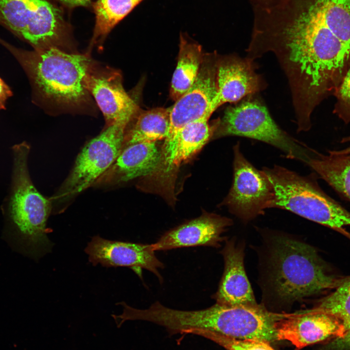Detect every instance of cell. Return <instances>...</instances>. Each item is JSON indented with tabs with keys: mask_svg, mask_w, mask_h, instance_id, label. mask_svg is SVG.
<instances>
[{
	"mask_svg": "<svg viewBox=\"0 0 350 350\" xmlns=\"http://www.w3.org/2000/svg\"><path fill=\"white\" fill-rule=\"evenodd\" d=\"M57 4L69 10L73 9L77 7H88L91 5V0H51Z\"/></svg>",
	"mask_w": 350,
	"mask_h": 350,
	"instance_id": "obj_28",
	"label": "cell"
},
{
	"mask_svg": "<svg viewBox=\"0 0 350 350\" xmlns=\"http://www.w3.org/2000/svg\"><path fill=\"white\" fill-rule=\"evenodd\" d=\"M275 193V208L289 210L343 234L350 212L320 188L315 175L301 176L276 165L264 168Z\"/></svg>",
	"mask_w": 350,
	"mask_h": 350,
	"instance_id": "obj_5",
	"label": "cell"
},
{
	"mask_svg": "<svg viewBox=\"0 0 350 350\" xmlns=\"http://www.w3.org/2000/svg\"><path fill=\"white\" fill-rule=\"evenodd\" d=\"M255 60L276 57L288 79L298 125L310 126L314 110L333 94L350 68V48L305 3L280 11L253 35L247 48Z\"/></svg>",
	"mask_w": 350,
	"mask_h": 350,
	"instance_id": "obj_1",
	"label": "cell"
},
{
	"mask_svg": "<svg viewBox=\"0 0 350 350\" xmlns=\"http://www.w3.org/2000/svg\"><path fill=\"white\" fill-rule=\"evenodd\" d=\"M222 253L225 269L218 289L213 295L216 303L227 306H258L245 270L243 249L230 241Z\"/></svg>",
	"mask_w": 350,
	"mask_h": 350,
	"instance_id": "obj_17",
	"label": "cell"
},
{
	"mask_svg": "<svg viewBox=\"0 0 350 350\" xmlns=\"http://www.w3.org/2000/svg\"><path fill=\"white\" fill-rule=\"evenodd\" d=\"M344 235L346 236L347 238H348L350 240V233L348 231H346L344 234Z\"/></svg>",
	"mask_w": 350,
	"mask_h": 350,
	"instance_id": "obj_31",
	"label": "cell"
},
{
	"mask_svg": "<svg viewBox=\"0 0 350 350\" xmlns=\"http://www.w3.org/2000/svg\"><path fill=\"white\" fill-rule=\"evenodd\" d=\"M217 62L215 57L203 60L192 86L169 108V129L164 143L188 123L211 116L210 106L217 92Z\"/></svg>",
	"mask_w": 350,
	"mask_h": 350,
	"instance_id": "obj_12",
	"label": "cell"
},
{
	"mask_svg": "<svg viewBox=\"0 0 350 350\" xmlns=\"http://www.w3.org/2000/svg\"><path fill=\"white\" fill-rule=\"evenodd\" d=\"M85 84L104 115L105 127L118 123L127 126L138 113V105L125 91L116 70L93 60Z\"/></svg>",
	"mask_w": 350,
	"mask_h": 350,
	"instance_id": "obj_10",
	"label": "cell"
},
{
	"mask_svg": "<svg viewBox=\"0 0 350 350\" xmlns=\"http://www.w3.org/2000/svg\"><path fill=\"white\" fill-rule=\"evenodd\" d=\"M275 327L277 340L288 341L297 350L342 337L346 332L340 319L315 308L291 314H279Z\"/></svg>",
	"mask_w": 350,
	"mask_h": 350,
	"instance_id": "obj_11",
	"label": "cell"
},
{
	"mask_svg": "<svg viewBox=\"0 0 350 350\" xmlns=\"http://www.w3.org/2000/svg\"><path fill=\"white\" fill-rule=\"evenodd\" d=\"M254 60L237 55L217 59V92L211 104L210 115L226 103H235L265 88V82L256 73Z\"/></svg>",
	"mask_w": 350,
	"mask_h": 350,
	"instance_id": "obj_14",
	"label": "cell"
},
{
	"mask_svg": "<svg viewBox=\"0 0 350 350\" xmlns=\"http://www.w3.org/2000/svg\"><path fill=\"white\" fill-rule=\"evenodd\" d=\"M126 127L118 123L105 127L83 147L70 175L52 198L53 202H68L94 184L120 154Z\"/></svg>",
	"mask_w": 350,
	"mask_h": 350,
	"instance_id": "obj_8",
	"label": "cell"
},
{
	"mask_svg": "<svg viewBox=\"0 0 350 350\" xmlns=\"http://www.w3.org/2000/svg\"><path fill=\"white\" fill-rule=\"evenodd\" d=\"M323 23L350 48V0H306Z\"/></svg>",
	"mask_w": 350,
	"mask_h": 350,
	"instance_id": "obj_23",
	"label": "cell"
},
{
	"mask_svg": "<svg viewBox=\"0 0 350 350\" xmlns=\"http://www.w3.org/2000/svg\"><path fill=\"white\" fill-rule=\"evenodd\" d=\"M341 143H348V146L341 150H330V152L338 155H345L350 157V136L344 137L340 141Z\"/></svg>",
	"mask_w": 350,
	"mask_h": 350,
	"instance_id": "obj_30",
	"label": "cell"
},
{
	"mask_svg": "<svg viewBox=\"0 0 350 350\" xmlns=\"http://www.w3.org/2000/svg\"><path fill=\"white\" fill-rule=\"evenodd\" d=\"M315 309L340 319L346 332L350 329V277L344 278L334 291L322 298Z\"/></svg>",
	"mask_w": 350,
	"mask_h": 350,
	"instance_id": "obj_24",
	"label": "cell"
},
{
	"mask_svg": "<svg viewBox=\"0 0 350 350\" xmlns=\"http://www.w3.org/2000/svg\"><path fill=\"white\" fill-rule=\"evenodd\" d=\"M183 333L203 336L227 350H276L267 342L254 339H237L210 331L191 329L186 330Z\"/></svg>",
	"mask_w": 350,
	"mask_h": 350,
	"instance_id": "obj_25",
	"label": "cell"
},
{
	"mask_svg": "<svg viewBox=\"0 0 350 350\" xmlns=\"http://www.w3.org/2000/svg\"><path fill=\"white\" fill-rule=\"evenodd\" d=\"M208 119L192 122L181 128L173 139L163 145L161 162L168 173L199 151L210 138L212 129Z\"/></svg>",
	"mask_w": 350,
	"mask_h": 350,
	"instance_id": "obj_18",
	"label": "cell"
},
{
	"mask_svg": "<svg viewBox=\"0 0 350 350\" xmlns=\"http://www.w3.org/2000/svg\"><path fill=\"white\" fill-rule=\"evenodd\" d=\"M333 95L336 98L333 113L345 124L350 122V68Z\"/></svg>",
	"mask_w": 350,
	"mask_h": 350,
	"instance_id": "obj_26",
	"label": "cell"
},
{
	"mask_svg": "<svg viewBox=\"0 0 350 350\" xmlns=\"http://www.w3.org/2000/svg\"><path fill=\"white\" fill-rule=\"evenodd\" d=\"M29 151L30 147L25 142L13 147L14 185L10 214L27 244L43 254L50 251L52 246L46 229L52 202L36 190L31 180L27 164Z\"/></svg>",
	"mask_w": 350,
	"mask_h": 350,
	"instance_id": "obj_6",
	"label": "cell"
},
{
	"mask_svg": "<svg viewBox=\"0 0 350 350\" xmlns=\"http://www.w3.org/2000/svg\"><path fill=\"white\" fill-rule=\"evenodd\" d=\"M161 151L156 142H141L121 151L116 160L94 185H114L151 174L159 166Z\"/></svg>",
	"mask_w": 350,
	"mask_h": 350,
	"instance_id": "obj_16",
	"label": "cell"
},
{
	"mask_svg": "<svg viewBox=\"0 0 350 350\" xmlns=\"http://www.w3.org/2000/svg\"><path fill=\"white\" fill-rule=\"evenodd\" d=\"M316 350H350V329L343 336L326 341Z\"/></svg>",
	"mask_w": 350,
	"mask_h": 350,
	"instance_id": "obj_27",
	"label": "cell"
},
{
	"mask_svg": "<svg viewBox=\"0 0 350 350\" xmlns=\"http://www.w3.org/2000/svg\"><path fill=\"white\" fill-rule=\"evenodd\" d=\"M233 151V182L224 203L240 218L249 220L275 207L274 189L263 171L244 157L238 142Z\"/></svg>",
	"mask_w": 350,
	"mask_h": 350,
	"instance_id": "obj_9",
	"label": "cell"
},
{
	"mask_svg": "<svg viewBox=\"0 0 350 350\" xmlns=\"http://www.w3.org/2000/svg\"><path fill=\"white\" fill-rule=\"evenodd\" d=\"M12 95L13 92L10 88L0 77V110L6 108V101Z\"/></svg>",
	"mask_w": 350,
	"mask_h": 350,
	"instance_id": "obj_29",
	"label": "cell"
},
{
	"mask_svg": "<svg viewBox=\"0 0 350 350\" xmlns=\"http://www.w3.org/2000/svg\"><path fill=\"white\" fill-rule=\"evenodd\" d=\"M152 245L111 241L99 236L92 237L85 248L89 261L93 265L106 267L125 266L142 277V270L154 273L162 282L158 269L164 267L157 258Z\"/></svg>",
	"mask_w": 350,
	"mask_h": 350,
	"instance_id": "obj_13",
	"label": "cell"
},
{
	"mask_svg": "<svg viewBox=\"0 0 350 350\" xmlns=\"http://www.w3.org/2000/svg\"><path fill=\"white\" fill-rule=\"evenodd\" d=\"M143 0H96L91 4L95 16L87 53L101 46L111 30Z\"/></svg>",
	"mask_w": 350,
	"mask_h": 350,
	"instance_id": "obj_21",
	"label": "cell"
},
{
	"mask_svg": "<svg viewBox=\"0 0 350 350\" xmlns=\"http://www.w3.org/2000/svg\"><path fill=\"white\" fill-rule=\"evenodd\" d=\"M237 136L260 140L283 151L287 157L306 163L313 149L281 129L265 105L256 99L228 107L215 131L216 138Z\"/></svg>",
	"mask_w": 350,
	"mask_h": 350,
	"instance_id": "obj_7",
	"label": "cell"
},
{
	"mask_svg": "<svg viewBox=\"0 0 350 350\" xmlns=\"http://www.w3.org/2000/svg\"><path fill=\"white\" fill-rule=\"evenodd\" d=\"M314 150L306 163L341 197L350 202V157Z\"/></svg>",
	"mask_w": 350,
	"mask_h": 350,
	"instance_id": "obj_19",
	"label": "cell"
},
{
	"mask_svg": "<svg viewBox=\"0 0 350 350\" xmlns=\"http://www.w3.org/2000/svg\"><path fill=\"white\" fill-rule=\"evenodd\" d=\"M1 43L23 68L34 101L54 113H90L95 109L85 79L93 61L88 53H70L56 48L27 51Z\"/></svg>",
	"mask_w": 350,
	"mask_h": 350,
	"instance_id": "obj_2",
	"label": "cell"
},
{
	"mask_svg": "<svg viewBox=\"0 0 350 350\" xmlns=\"http://www.w3.org/2000/svg\"><path fill=\"white\" fill-rule=\"evenodd\" d=\"M133 119V124L125 129L122 149L136 143L165 140L169 129L170 108H157L137 113Z\"/></svg>",
	"mask_w": 350,
	"mask_h": 350,
	"instance_id": "obj_22",
	"label": "cell"
},
{
	"mask_svg": "<svg viewBox=\"0 0 350 350\" xmlns=\"http://www.w3.org/2000/svg\"><path fill=\"white\" fill-rule=\"evenodd\" d=\"M179 48L177 64L170 89L171 98L175 101L192 86L203 61L201 46L182 35Z\"/></svg>",
	"mask_w": 350,
	"mask_h": 350,
	"instance_id": "obj_20",
	"label": "cell"
},
{
	"mask_svg": "<svg viewBox=\"0 0 350 350\" xmlns=\"http://www.w3.org/2000/svg\"><path fill=\"white\" fill-rule=\"evenodd\" d=\"M230 223L227 218L204 214L168 231L151 245L154 251L196 246H218L223 240L222 234Z\"/></svg>",
	"mask_w": 350,
	"mask_h": 350,
	"instance_id": "obj_15",
	"label": "cell"
},
{
	"mask_svg": "<svg viewBox=\"0 0 350 350\" xmlns=\"http://www.w3.org/2000/svg\"><path fill=\"white\" fill-rule=\"evenodd\" d=\"M0 21L34 50L77 52L72 27L51 0H0Z\"/></svg>",
	"mask_w": 350,
	"mask_h": 350,
	"instance_id": "obj_4",
	"label": "cell"
},
{
	"mask_svg": "<svg viewBox=\"0 0 350 350\" xmlns=\"http://www.w3.org/2000/svg\"><path fill=\"white\" fill-rule=\"evenodd\" d=\"M270 261L272 286L284 301L335 289L344 279L331 274L313 247L288 238L276 239Z\"/></svg>",
	"mask_w": 350,
	"mask_h": 350,
	"instance_id": "obj_3",
	"label": "cell"
}]
</instances>
